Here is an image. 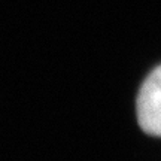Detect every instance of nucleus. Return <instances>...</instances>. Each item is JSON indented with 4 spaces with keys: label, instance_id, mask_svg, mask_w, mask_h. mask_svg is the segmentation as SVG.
Returning <instances> with one entry per match:
<instances>
[{
    "label": "nucleus",
    "instance_id": "obj_1",
    "mask_svg": "<svg viewBox=\"0 0 161 161\" xmlns=\"http://www.w3.org/2000/svg\"><path fill=\"white\" fill-rule=\"evenodd\" d=\"M136 114L139 125L146 134L161 137V66L143 80L136 100Z\"/></svg>",
    "mask_w": 161,
    "mask_h": 161
}]
</instances>
